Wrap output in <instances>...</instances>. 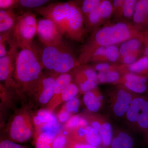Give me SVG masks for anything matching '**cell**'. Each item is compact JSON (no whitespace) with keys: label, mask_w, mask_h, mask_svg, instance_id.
I'll return each mask as SVG.
<instances>
[{"label":"cell","mask_w":148,"mask_h":148,"mask_svg":"<svg viewBox=\"0 0 148 148\" xmlns=\"http://www.w3.org/2000/svg\"><path fill=\"white\" fill-rule=\"evenodd\" d=\"M34 10L43 17L53 21L63 36L75 40L82 37L83 16L81 10L75 3H51Z\"/></svg>","instance_id":"6da1fadb"},{"label":"cell","mask_w":148,"mask_h":148,"mask_svg":"<svg viewBox=\"0 0 148 148\" xmlns=\"http://www.w3.org/2000/svg\"><path fill=\"white\" fill-rule=\"evenodd\" d=\"M43 69L39 58L32 48L21 49L16 56L14 73L19 93H30L43 75Z\"/></svg>","instance_id":"7a4b0ae2"},{"label":"cell","mask_w":148,"mask_h":148,"mask_svg":"<svg viewBox=\"0 0 148 148\" xmlns=\"http://www.w3.org/2000/svg\"><path fill=\"white\" fill-rule=\"evenodd\" d=\"M40 60L43 69L57 76L68 73L79 64L65 49L63 42L57 45L45 46Z\"/></svg>","instance_id":"3957f363"},{"label":"cell","mask_w":148,"mask_h":148,"mask_svg":"<svg viewBox=\"0 0 148 148\" xmlns=\"http://www.w3.org/2000/svg\"><path fill=\"white\" fill-rule=\"evenodd\" d=\"M33 119L26 111H18L11 117L2 130L3 138L21 144L29 141L34 135Z\"/></svg>","instance_id":"277c9868"},{"label":"cell","mask_w":148,"mask_h":148,"mask_svg":"<svg viewBox=\"0 0 148 148\" xmlns=\"http://www.w3.org/2000/svg\"><path fill=\"white\" fill-rule=\"evenodd\" d=\"M142 33L138 32L134 27L123 22L107 26L98 30L95 34L96 42L101 46L116 45L125 41L142 36Z\"/></svg>","instance_id":"5b68a950"},{"label":"cell","mask_w":148,"mask_h":148,"mask_svg":"<svg viewBox=\"0 0 148 148\" xmlns=\"http://www.w3.org/2000/svg\"><path fill=\"white\" fill-rule=\"evenodd\" d=\"M37 21L34 14L30 12L18 16L13 28L12 40L18 48H32V42L37 34Z\"/></svg>","instance_id":"8992f818"},{"label":"cell","mask_w":148,"mask_h":148,"mask_svg":"<svg viewBox=\"0 0 148 148\" xmlns=\"http://www.w3.org/2000/svg\"><path fill=\"white\" fill-rule=\"evenodd\" d=\"M18 47L12 40L7 53L0 58V82L12 92L19 94L18 87L14 79L15 61Z\"/></svg>","instance_id":"52a82bcc"},{"label":"cell","mask_w":148,"mask_h":148,"mask_svg":"<svg viewBox=\"0 0 148 148\" xmlns=\"http://www.w3.org/2000/svg\"><path fill=\"white\" fill-rule=\"evenodd\" d=\"M45 46L58 45L62 43L63 35L53 21L44 18L37 21V34Z\"/></svg>","instance_id":"ba28073f"},{"label":"cell","mask_w":148,"mask_h":148,"mask_svg":"<svg viewBox=\"0 0 148 148\" xmlns=\"http://www.w3.org/2000/svg\"><path fill=\"white\" fill-rule=\"evenodd\" d=\"M57 76L43 75L29 94L40 105L48 104L53 98L54 82Z\"/></svg>","instance_id":"9c48e42d"},{"label":"cell","mask_w":148,"mask_h":148,"mask_svg":"<svg viewBox=\"0 0 148 148\" xmlns=\"http://www.w3.org/2000/svg\"><path fill=\"white\" fill-rule=\"evenodd\" d=\"M71 75L68 73L61 74L56 77L53 89V98L48 104L47 110L52 112L58 106V102L61 94L66 88L72 82Z\"/></svg>","instance_id":"30bf717a"},{"label":"cell","mask_w":148,"mask_h":148,"mask_svg":"<svg viewBox=\"0 0 148 148\" xmlns=\"http://www.w3.org/2000/svg\"><path fill=\"white\" fill-rule=\"evenodd\" d=\"M132 18L135 24L134 28L137 31H147L148 27V0L137 1Z\"/></svg>","instance_id":"8fae6325"},{"label":"cell","mask_w":148,"mask_h":148,"mask_svg":"<svg viewBox=\"0 0 148 148\" xmlns=\"http://www.w3.org/2000/svg\"><path fill=\"white\" fill-rule=\"evenodd\" d=\"M148 108V98L136 96L126 113L127 120L136 127L138 120Z\"/></svg>","instance_id":"7c38bea8"},{"label":"cell","mask_w":148,"mask_h":148,"mask_svg":"<svg viewBox=\"0 0 148 148\" xmlns=\"http://www.w3.org/2000/svg\"><path fill=\"white\" fill-rule=\"evenodd\" d=\"M135 97L128 91L120 90L117 94L116 99L113 106V111L115 115L121 117L126 114Z\"/></svg>","instance_id":"4fadbf2b"},{"label":"cell","mask_w":148,"mask_h":148,"mask_svg":"<svg viewBox=\"0 0 148 148\" xmlns=\"http://www.w3.org/2000/svg\"><path fill=\"white\" fill-rule=\"evenodd\" d=\"M141 37H135L123 42L119 49L120 55L123 57L129 53L143 54V43Z\"/></svg>","instance_id":"5bb4252c"},{"label":"cell","mask_w":148,"mask_h":148,"mask_svg":"<svg viewBox=\"0 0 148 148\" xmlns=\"http://www.w3.org/2000/svg\"><path fill=\"white\" fill-rule=\"evenodd\" d=\"M17 17L14 10H0V34L12 30Z\"/></svg>","instance_id":"9a60e30c"},{"label":"cell","mask_w":148,"mask_h":148,"mask_svg":"<svg viewBox=\"0 0 148 148\" xmlns=\"http://www.w3.org/2000/svg\"><path fill=\"white\" fill-rule=\"evenodd\" d=\"M32 119L36 129L43 125L58 121L57 118L52 114V112L47 109L40 110Z\"/></svg>","instance_id":"2e32d148"},{"label":"cell","mask_w":148,"mask_h":148,"mask_svg":"<svg viewBox=\"0 0 148 148\" xmlns=\"http://www.w3.org/2000/svg\"><path fill=\"white\" fill-rule=\"evenodd\" d=\"M111 148H135L134 139L129 134L121 132L112 140Z\"/></svg>","instance_id":"e0dca14e"},{"label":"cell","mask_w":148,"mask_h":148,"mask_svg":"<svg viewBox=\"0 0 148 148\" xmlns=\"http://www.w3.org/2000/svg\"><path fill=\"white\" fill-rule=\"evenodd\" d=\"M103 99L102 95H96L91 90L85 92L83 98L84 102L88 110L92 112H97L99 110Z\"/></svg>","instance_id":"ac0fdd59"},{"label":"cell","mask_w":148,"mask_h":148,"mask_svg":"<svg viewBox=\"0 0 148 148\" xmlns=\"http://www.w3.org/2000/svg\"><path fill=\"white\" fill-rule=\"evenodd\" d=\"M130 73L145 76L148 77V58L143 56L135 63L128 66Z\"/></svg>","instance_id":"d6986e66"},{"label":"cell","mask_w":148,"mask_h":148,"mask_svg":"<svg viewBox=\"0 0 148 148\" xmlns=\"http://www.w3.org/2000/svg\"><path fill=\"white\" fill-rule=\"evenodd\" d=\"M57 135L47 132H42L35 135V147L52 148V143Z\"/></svg>","instance_id":"ffe728a7"},{"label":"cell","mask_w":148,"mask_h":148,"mask_svg":"<svg viewBox=\"0 0 148 148\" xmlns=\"http://www.w3.org/2000/svg\"><path fill=\"white\" fill-rule=\"evenodd\" d=\"M14 99L11 90L0 82V104L10 109L13 106Z\"/></svg>","instance_id":"44dd1931"},{"label":"cell","mask_w":148,"mask_h":148,"mask_svg":"<svg viewBox=\"0 0 148 148\" xmlns=\"http://www.w3.org/2000/svg\"><path fill=\"white\" fill-rule=\"evenodd\" d=\"M86 143L91 145L98 147L102 143V139L97 130L90 126L85 127Z\"/></svg>","instance_id":"7402d4cb"},{"label":"cell","mask_w":148,"mask_h":148,"mask_svg":"<svg viewBox=\"0 0 148 148\" xmlns=\"http://www.w3.org/2000/svg\"><path fill=\"white\" fill-rule=\"evenodd\" d=\"M148 82L141 81H125V85L132 92L137 94H143L148 90Z\"/></svg>","instance_id":"603a6c76"},{"label":"cell","mask_w":148,"mask_h":148,"mask_svg":"<svg viewBox=\"0 0 148 148\" xmlns=\"http://www.w3.org/2000/svg\"><path fill=\"white\" fill-rule=\"evenodd\" d=\"M102 139V143L105 147L110 146L112 140V132L111 125L108 123L102 124L98 131Z\"/></svg>","instance_id":"cb8c5ba5"},{"label":"cell","mask_w":148,"mask_h":148,"mask_svg":"<svg viewBox=\"0 0 148 148\" xmlns=\"http://www.w3.org/2000/svg\"><path fill=\"white\" fill-rule=\"evenodd\" d=\"M79 91V89L77 85L73 83H71L66 88V89L61 94L58 101V106L63 102H67L73 98H75L78 93Z\"/></svg>","instance_id":"d4e9b609"},{"label":"cell","mask_w":148,"mask_h":148,"mask_svg":"<svg viewBox=\"0 0 148 148\" xmlns=\"http://www.w3.org/2000/svg\"><path fill=\"white\" fill-rule=\"evenodd\" d=\"M88 125L87 121L79 115H75L70 118L65 125L66 129L72 130L80 127H86Z\"/></svg>","instance_id":"484cf974"},{"label":"cell","mask_w":148,"mask_h":148,"mask_svg":"<svg viewBox=\"0 0 148 148\" xmlns=\"http://www.w3.org/2000/svg\"><path fill=\"white\" fill-rule=\"evenodd\" d=\"M120 75L116 71H109L99 72L98 74V81L101 83H114L119 79Z\"/></svg>","instance_id":"4316f807"},{"label":"cell","mask_w":148,"mask_h":148,"mask_svg":"<svg viewBox=\"0 0 148 148\" xmlns=\"http://www.w3.org/2000/svg\"><path fill=\"white\" fill-rule=\"evenodd\" d=\"M61 128V125L59 124L58 121L49 123L43 125L40 127L36 128V134L42 132H47L53 133L57 135L60 133Z\"/></svg>","instance_id":"83f0119b"},{"label":"cell","mask_w":148,"mask_h":148,"mask_svg":"<svg viewBox=\"0 0 148 148\" xmlns=\"http://www.w3.org/2000/svg\"><path fill=\"white\" fill-rule=\"evenodd\" d=\"M13 30L3 34H0V58L5 55L8 50H7L6 44H10L12 40Z\"/></svg>","instance_id":"f1b7e54d"},{"label":"cell","mask_w":148,"mask_h":148,"mask_svg":"<svg viewBox=\"0 0 148 148\" xmlns=\"http://www.w3.org/2000/svg\"><path fill=\"white\" fill-rule=\"evenodd\" d=\"M49 2L48 0H19L18 6L36 9L42 7Z\"/></svg>","instance_id":"f546056e"},{"label":"cell","mask_w":148,"mask_h":148,"mask_svg":"<svg viewBox=\"0 0 148 148\" xmlns=\"http://www.w3.org/2000/svg\"><path fill=\"white\" fill-rule=\"evenodd\" d=\"M98 11L101 18H109L113 11V7L110 2L109 1H101L98 7Z\"/></svg>","instance_id":"4dcf8cb0"},{"label":"cell","mask_w":148,"mask_h":148,"mask_svg":"<svg viewBox=\"0 0 148 148\" xmlns=\"http://www.w3.org/2000/svg\"><path fill=\"white\" fill-rule=\"evenodd\" d=\"M137 1L136 0H125L124 1L122 7L123 15L126 18H132L134 14L135 5Z\"/></svg>","instance_id":"1f68e13d"},{"label":"cell","mask_w":148,"mask_h":148,"mask_svg":"<svg viewBox=\"0 0 148 148\" xmlns=\"http://www.w3.org/2000/svg\"><path fill=\"white\" fill-rule=\"evenodd\" d=\"M105 48V57L111 62H114L117 61L120 55L119 48L116 45L107 46Z\"/></svg>","instance_id":"d6a6232c"},{"label":"cell","mask_w":148,"mask_h":148,"mask_svg":"<svg viewBox=\"0 0 148 148\" xmlns=\"http://www.w3.org/2000/svg\"><path fill=\"white\" fill-rule=\"evenodd\" d=\"M101 1L99 0H85L82 4V12L85 14H88L93 10L97 8Z\"/></svg>","instance_id":"836d02e7"},{"label":"cell","mask_w":148,"mask_h":148,"mask_svg":"<svg viewBox=\"0 0 148 148\" xmlns=\"http://www.w3.org/2000/svg\"><path fill=\"white\" fill-rule=\"evenodd\" d=\"M79 99L75 97L66 102L61 109L67 111L70 114L76 113L79 110Z\"/></svg>","instance_id":"e575fe53"},{"label":"cell","mask_w":148,"mask_h":148,"mask_svg":"<svg viewBox=\"0 0 148 148\" xmlns=\"http://www.w3.org/2000/svg\"><path fill=\"white\" fill-rule=\"evenodd\" d=\"M69 139L66 135L59 133L52 143V148H69Z\"/></svg>","instance_id":"d590c367"},{"label":"cell","mask_w":148,"mask_h":148,"mask_svg":"<svg viewBox=\"0 0 148 148\" xmlns=\"http://www.w3.org/2000/svg\"><path fill=\"white\" fill-rule=\"evenodd\" d=\"M19 0H0V10H13L18 6Z\"/></svg>","instance_id":"8d00e7d4"},{"label":"cell","mask_w":148,"mask_h":148,"mask_svg":"<svg viewBox=\"0 0 148 148\" xmlns=\"http://www.w3.org/2000/svg\"><path fill=\"white\" fill-rule=\"evenodd\" d=\"M0 148H26L20 144L2 138L0 141Z\"/></svg>","instance_id":"74e56055"},{"label":"cell","mask_w":148,"mask_h":148,"mask_svg":"<svg viewBox=\"0 0 148 148\" xmlns=\"http://www.w3.org/2000/svg\"><path fill=\"white\" fill-rule=\"evenodd\" d=\"M88 18L89 22L91 24H96L101 21L102 18L98 11V7L88 14Z\"/></svg>","instance_id":"f35d334b"},{"label":"cell","mask_w":148,"mask_h":148,"mask_svg":"<svg viewBox=\"0 0 148 148\" xmlns=\"http://www.w3.org/2000/svg\"><path fill=\"white\" fill-rule=\"evenodd\" d=\"M141 57V54L134 53H129L123 56V62L127 66H129L135 63V61H137Z\"/></svg>","instance_id":"ab89813d"},{"label":"cell","mask_w":148,"mask_h":148,"mask_svg":"<svg viewBox=\"0 0 148 148\" xmlns=\"http://www.w3.org/2000/svg\"><path fill=\"white\" fill-rule=\"evenodd\" d=\"M69 148H98L87 143H78L69 140Z\"/></svg>","instance_id":"60d3db41"},{"label":"cell","mask_w":148,"mask_h":148,"mask_svg":"<svg viewBox=\"0 0 148 148\" xmlns=\"http://www.w3.org/2000/svg\"><path fill=\"white\" fill-rule=\"evenodd\" d=\"M142 33L143 43V56L148 58V30Z\"/></svg>","instance_id":"b9f144b4"},{"label":"cell","mask_w":148,"mask_h":148,"mask_svg":"<svg viewBox=\"0 0 148 148\" xmlns=\"http://www.w3.org/2000/svg\"><path fill=\"white\" fill-rule=\"evenodd\" d=\"M70 116V114L68 112L61 109V110L58 113V120L61 123L66 122L69 120Z\"/></svg>","instance_id":"7bdbcfd3"},{"label":"cell","mask_w":148,"mask_h":148,"mask_svg":"<svg viewBox=\"0 0 148 148\" xmlns=\"http://www.w3.org/2000/svg\"><path fill=\"white\" fill-rule=\"evenodd\" d=\"M8 108L2 104H0V123L5 122V120L7 115Z\"/></svg>","instance_id":"ee69618b"},{"label":"cell","mask_w":148,"mask_h":148,"mask_svg":"<svg viewBox=\"0 0 148 148\" xmlns=\"http://www.w3.org/2000/svg\"><path fill=\"white\" fill-rule=\"evenodd\" d=\"M110 64L108 63H100L95 66V69L99 72H105L110 70Z\"/></svg>","instance_id":"f6af8a7d"},{"label":"cell","mask_w":148,"mask_h":148,"mask_svg":"<svg viewBox=\"0 0 148 148\" xmlns=\"http://www.w3.org/2000/svg\"><path fill=\"white\" fill-rule=\"evenodd\" d=\"M106 53L105 47L101 46L98 48L94 53V56L96 57H105Z\"/></svg>","instance_id":"bcb514c9"},{"label":"cell","mask_w":148,"mask_h":148,"mask_svg":"<svg viewBox=\"0 0 148 148\" xmlns=\"http://www.w3.org/2000/svg\"><path fill=\"white\" fill-rule=\"evenodd\" d=\"M101 125H102V124H101L99 122L96 121H92L91 123V127L97 130H98V131H99V130H100Z\"/></svg>","instance_id":"7dc6e473"},{"label":"cell","mask_w":148,"mask_h":148,"mask_svg":"<svg viewBox=\"0 0 148 148\" xmlns=\"http://www.w3.org/2000/svg\"><path fill=\"white\" fill-rule=\"evenodd\" d=\"M124 1L122 0H115L114 1V5L116 8L122 7L123 5Z\"/></svg>","instance_id":"c3c4849f"},{"label":"cell","mask_w":148,"mask_h":148,"mask_svg":"<svg viewBox=\"0 0 148 148\" xmlns=\"http://www.w3.org/2000/svg\"><path fill=\"white\" fill-rule=\"evenodd\" d=\"M145 143L146 145L148 147V128L146 130L145 132Z\"/></svg>","instance_id":"681fc988"},{"label":"cell","mask_w":148,"mask_h":148,"mask_svg":"<svg viewBox=\"0 0 148 148\" xmlns=\"http://www.w3.org/2000/svg\"><path fill=\"white\" fill-rule=\"evenodd\" d=\"M5 125V122L2 123H0V141H1V133L2 131L3 128L4 126Z\"/></svg>","instance_id":"f907efd6"},{"label":"cell","mask_w":148,"mask_h":148,"mask_svg":"<svg viewBox=\"0 0 148 148\" xmlns=\"http://www.w3.org/2000/svg\"></svg>","instance_id":"816d5d0a"}]
</instances>
